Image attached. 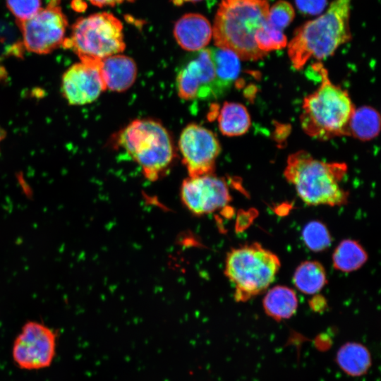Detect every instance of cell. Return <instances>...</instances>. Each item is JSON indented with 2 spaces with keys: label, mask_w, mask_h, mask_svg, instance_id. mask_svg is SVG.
<instances>
[{
  "label": "cell",
  "mask_w": 381,
  "mask_h": 381,
  "mask_svg": "<svg viewBox=\"0 0 381 381\" xmlns=\"http://www.w3.org/2000/svg\"><path fill=\"white\" fill-rule=\"evenodd\" d=\"M117 144L140 167L145 178L156 181L171 166L175 150L166 128L152 119H135L121 131Z\"/></svg>",
  "instance_id": "5b68a950"
},
{
  "label": "cell",
  "mask_w": 381,
  "mask_h": 381,
  "mask_svg": "<svg viewBox=\"0 0 381 381\" xmlns=\"http://www.w3.org/2000/svg\"><path fill=\"white\" fill-rule=\"evenodd\" d=\"M56 334L42 323L26 322L16 338L13 346V358L24 370H40L49 367L54 358Z\"/></svg>",
  "instance_id": "30bf717a"
},
{
  "label": "cell",
  "mask_w": 381,
  "mask_h": 381,
  "mask_svg": "<svg viewBox=\"0 0 381 381\" xmlns=\"http://www.w3.org/2000/svg\"><path fill=\"white\" fill-rule=\"evenodd\" d=\"M180 197L184 206L196 215L212 213L231 200L226 182L214 174L188 176L183 180Z\"/></svg>",
  "instance_id": "7c38bea8"
},
{
  "label": "cell",
  "mask_w": 381,
  "mask_h": 381,
  "mask_svg": "<svg viewBox=\"0 0 381 381\" xmlns=\"http://www.w3.org/2000/svg\"><path fill=\"white\" fill-rule=\"evenodd\" d=\"M23 36V43L29 52L48 54L65 40L68 25L66 16L59 0H51L49 4L29 19L16 21Z\"/></svg>",
  "instance_id": "9c48e42d"
},
{
  "label": "cell",
  "mask_w": 381,
  "mask_h": 381,
  "mask_svg": "<svg viewBox=\"0 0 381 381\" xmlns=\"http://www.w3.org/2000/svg\"><path fill=\"white\" fill-rule=\"evenodd\" d=\"M314 68L321 83L303 99L301 115L303 130L311 137L323 140L349 135V122L355 108L348 92L331 82L321 63H317Z\"/></svg>",
  "instance_id": "277c9868"
},
{
  "label": "cell",
  "mask_w": 381,
  "mask_h": 381,
  "mask_svg": "<svg viewBox=\"0 0 381 381\" xmlns=\"http://www.w3.org/2000/svg\"><path fill=\"white\" fill-rule=\"evenodd\" d=\"M62 45L73 50L80 61H99L125 49L122 23L108 12L80 18Z\"/></svg>",
  "instance_id": "52a82bcc"
},
{
  "label": "cell",
  "mask_w": 381,
  "mask_h": 381,
  "mask_svg": "<svg viewBox=\"0 0 381 381\" xmlns=\"http://www.w3.org/2000/svg\"><path fill=\"white\" fill-rule=\"evenodd\" d=\"M296 287L306 294H315L327 284L323 266L317 261H306L296 268L293 277Z\"/></svg>",
  "instance_id": "ffe728a7"
},
{
  "label": "cell",
  "mask_w": 381,
  "mask_h": 381,
  "mask_svg": "<svg viewBox=\"0 0 381 381\" xmlns=\"http://www.w3.org/2000/svg\"><path fill=\"white\" fill-rule=\"evenodd\" d=\"M255 40L258 49L266 54L282 49L288 44L287 38L283 31L273 28L267 22L258 29Z\"/></svg>",
  "instance_id": "cb8c5ba5"
},
{
  "label": "cell",
  "mask_w": 381,
  "mask_h": 381,
  "mask_svg": "<svg viewBox=\"0 0 381 381\" xmlns=\"http://www.w3.org/2000/svg\"><path fill=\"white\" fill-rule=\"evenodd\" d=\"M262 306L265 313L277 321L289 319L296 312L298 298L295 291L285 286H275L265 296Z\"/></svg>",
  "instance_id": "e0dca14e"
},
{
  "label": "cell",
  "mask_w": 381,
  "mask_h": 381,
  "mask_svg": "<svg viewBox=\"0 0 381 381\" xmlns=\"http://www.w3.org/2000/svg\"><path fill=\"white\" fill-rule=\"evenodd\" d=\"M179 147L189 176L214 173L221 146L212 131L196 123L188 124L180 135Z\"/></svg>",
  "instance_id": "8fae6325"
},
{
  "label": "cell",
  "mask_w": 381,
  "mask_h": 381,
  "mask_svg": "<svg viewBox=\"0 0 381 381\" xmlns=\"http://www.w3.org/2000/svg\"><path fill=\"white\" fill-rule=\"evenodd\" d=\"M270 6L267 0H222L212 28L216 47L240 59H263L267 54L258 49L255 37L267 22Z\"/></svg>",
  "instance_id": "6da1fadb"
},
{
  "label": "cell",
  "mask_w": 381,
  "mask_h": 381,
  "mask_svg": "<svg viewBox=\"0 0 381 381\" xmlns=\"http://www.w3.org/2000/svg\"><path fill=\"white\" fill-rule=\"evenodd\" d=\"M5 136V132L4 130L0 127V143L1 140L4 138Z\"/></svg>",
  "instance_id": "f546056e"
},
{
  "label": "cell",
  "mask_w": 381,
  "mask_h": 381,
  "mask_svg": "<svg viewBox=\"0 0 381 381\" xmlns=\"http://www.w3.org/2000/svg\"><path fill=\"white\" fill-rule=\"evenodd\" d=\"M174 36L181 48L196 52L208 44L212 37V28L204 16L187 13L176 22Z\"/></svg>",
  "instance_id": "5bb4252c"
},
{
  "label": "cell",
  "mask_w": 381,
  "mask_h": 381,
  "mask_svg": "<svg viewBox=\"0 0 381 381\" xmlns=\"http://www.w3.org/2000/svg\"><path fill=\"white\" fill-rule=\"evenodd\" d=\"M6 5L16 21H23L40 11L41 0H6Z\"/></svg>",
  "instance_id": "484cf974"
},
{
  "label": "cell",
  "mask_w": 381,
  "mask_h": 381,
  "mask_svg": "<svg viewBox=\"0 0 381 381\" xmlns=\"http://www.w3.org/2000/svg\"><path fill=\"white\" fill-rule=\"evenodd\" d=\"M99 68L106 90L114 92L128 90L137 77L138 69L133 59L120 54L103 59Z\"/></svg>",
  "instance_id": "9a60e30c"
},
{
  "label": "cell",
  "mask_w": 381,
  "mask_h": 381,
  "mask_svg": "<svg viewBox=\"0 0 381 381\" xmlns=\"http://www.w3.org/2000/svg\"><path fill=\"white\" fill-rule=\"evenodd\" d=\"M99 61H80L65 72L61 87L69 104H90L106 90L99 71Z\"/></svg>",
  "instance_id": "4fadbf2b"
},
{
  "label": "cell",
  "mask_w": 381,
  "mask_h": 381,
  "mask_svg": "<svg viewBox=\"0 0 381 381\" xmlns=\"http://www.w3.org/2000/svg\"><path fill=\"white\" fill-rule=\"evenodd\" d=\"M298 9L304 14L320 13L327 5V0H295Z\"/></svg>",
  "instance_id": "4316f807"
},
{
  "label": "cell",
  "mask_w": 381,
  "mask_h": 381,
  "mask_svg": "<svg viewBox=\"0 0 381 381\" xmlns=\"http://www.w3.org/2000/svg\"><path fill=\"white\" fill-rule=\"evenodd\" d=\"M173 4L176 5V6H181V5H183V4L185 3H189V2H198V1H202V0H171Z\"/></svg>",
  "instance_id": "f1b7e54d"
},
{
  "label": "cell",
  "mask_w": 381,
  "mask_h": 381,
  "mask_svg": "<svg viewBox=\"0 0 381 381\" xmlns=\"http://www.w3.org/2000/svg\"><path fill=\"white\" fill-rule=\"evenodd\" d=\"M380 115L374 108L363 106L354 109L349 122V135L361 140H370L380 133Z\"/></svg>",
  "instance_id": "d6986e66"
},
{
  "label": "cell",
  "mask_w": 381,
  "mask_h": 381,
  "mask_svg": "<svg viewBox=\"0 0 381 381\" xmlns=\"http://www.w3.org/2000/svg\"><path fill=\"white\" fill-rule=\"evenodd\" d=\"M346 172L344 163L322 162L300 150L289 155L284 174L307 205L341 206L349 198L340 186Z\"/></svg>",
  "instance_id": "3957f363"
},
{
  "label": "cell",
  "mask_w": 381,
  "mask_h": 381,
  "mask_svg": "<svg viewBox=\"0 0 381 381\" xmlns=\"http://www.w3.org/2000/svg\"><path fill=\"white\" fill-rule=\"evenodd\" d=\"M302 238L306 246L314 252L325 250L332 242L327 228L319 221H312L305 226L302 231Z\"/></svg>",
  "instance_id": "603a6c76"
},
{
  "label": "cell",
  "mask_w": 381,
  "mask_h": 381,
  "mask_svg": "<svg viewBox=\"0 0 381 381\" xmlns=\"http://www.w3.org/2000/svg\"><path fill=\"white\" fill-rule=\"evenodd\" d=\"M336 363L348 375L360 377L367 373L372 360L369 350L361 343L350 341L337 351Z\"/></svg>",
  "instance_id": "2e32d148"
},
{
  "label": "cell",
  "mask_w": 381,
  "mask_h": 381,
  "mask_svg": "<svg viewBox=\"0 0 381 381\" xmlns=\"http://www.w3.org/2000/svg\"><path fill=\"white\" fill-rule=\"evenodd\" d=\"M367 259L368 254L363 246L351 239L341 241L332 255L334 267L344 272L359 269Z\"/></svg>",
  "instance_id": "44dd1931"
},
{
  "label": "cell",
  "mask_w": 381,
  "mask_h": 381,
  "mask_svg": "<svg viewBox=\"0 0 381 381\" xmlns=\"http://www.w3.org/2000/svg\"><path fill=\"white\" fill-rule=\"evenodd\" d=\"M210 49L218 80L226 92L239 75L240 59L229 50L217 47Z\"/></svg>",
  "instance_id": "7402d4cb"
},
{
  "label": "cell",
  "mask_w": 381,
  "mask_h": 381,
  "mask_svg": "<svg viewBox=\"0 0 381 381\" xmlns=\"http://www.w3.org/2000/svg\"><path fill=\"white\" fill-rule=\"evenodd\" d=\"M176 85L184 100L217 98L225 93L217 75L210 48L193 52L179 66Z\"/></svg>",
  "instance_id": "ba28073f"
},
{
  "label": "cell",
  "mask_w": 381,
  "mask_h": 381,
  "mask_svg": "<svg viewBox=\"0 0 381 381\" xmlns=\"http://www.w3.org/2000/svg\"><path fill=\"white\" fill-rule=\"evenodd\" d=\"M281 266L277 255L258 243L246 244L228 252L224 274L234 289V299L246 302L264 292Z\"/></svg>",
  "instance_id": "8992f818"
},
{
  "label": "cell",
  "mask_w": 381,
  "mask_h": 381,
  "mask_svg": "<svg viewBox=\"0 0 381 381\" xmlns=\"http://www.w3.org/2000/svg\"><path fill=\"white\" fill-rule=\"evenodd\" d=\"M351 0H334L317 18L299 27L287 44L292 66L301 69L311 59L322 60L332 56L351 38Z\"/></svg>",
  "instance_id": "7a4b0ae2"
},
{
  "label": "cell",
  "mask_w": 381,
  "mask_h": 381,
  "mask_svg": "<svg viewBox=\"0 0 381 381\" xmlns=\"http://www.w3.org/2000/svg\"><path fill=\"white\" fill-rule=\"evenodd\" d=\"M295 17L293 6L286 0H279L270 6L267 22L273 28L283 31Z\"/></svg>",
  "instance_id": "d4e9b609"
},
{
  "label": "cell",
  "mask_w": 381,
  "mask_h": 381,
  "mask_svg": "<svg viewBox=\"0 0 381 381\" xmlns=\"http://www.w3.org/2000/svg\"><path fill=\"white\" fill-rule=\"evenodd\" d=\"M126 1H131L133 0H89L91 4L99 7L107 6H113L117 4H120Z\"/></svg>",
  "instance_id": "83f0119b"
},
{
  "label": "cell",
  "mask_w": 381,
  "mask_h": 381,
  "mask_svg": "<svg viewBox=\"0 0 381 381\" xmlns=\"http://www.w3.org/2000/svg\"><path fill=\"white\" fill-rule=\"evenodd\" d=\"M217 121L221 133L226 136L241 135L248 131L251 124L247 109L237 102H224Z\"/></svg>",
  "instance_id": "ac0fdd59"
}]
</instances>
